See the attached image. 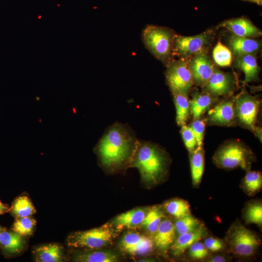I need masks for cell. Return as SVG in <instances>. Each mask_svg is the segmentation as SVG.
<instances>
[{"instance_id": "1", "label": "cell", "mask_w": 262, "mask_h": 262, "mask_svg": "<svg viewBox=\"0 0 262 262\" xmlns=\"http://www.w3.org/2000/svg\"><path fill=\"white\" fill-rule=\"evenodd\" d=\"M138 140L126 124L116 122L109 126L95 147L101 165L113 171L132 162Z\"/></svg>"}, {"instance_id": "2", "label": "cell", "mask_w": 262, "mask_h": 262, "mask_svg": "<svg viewBox=\"0 0 262 262\" xmlns=\"http://www.w3.org/2000/svg\"><path fill=\"white\" fill-rule=\"evenodd\" d=\"M168 162L167 153L161 147L151 142L138 140L131 164L138 170L144 182H159L167 173Z\"/></svg>"}, {"instance_id": "3", "label": "cell", "mask_w": 262, "mask_h": 262, "mask_svg": "<svg viewBox=\"0 0 262 262\" xmlns=\"http://www.w3.org/2000/svg\"><path fill=\"white\" fill-rule=\"evenodd\" d=\"M175 33L170 29L148 25L143 29L142 38L147 49L166 65L172 60L173 43Z\"/></svg>"}, {"instance_id": "4", "label": "cell", "mask_w": 262, "mask_h": 262, "mask_svg": "<svg viewBox=\"0 0 262 262\" xmlns=\"http://www.w3.org/2000/svg\"><path fill=\"white\" fill-rule=\"evenodd\" d=\"M252 158L250 150L240 142L235 141H229L222 145L213 157L217 166L227 169L239 167L248 169Z\"/></svg>"}, {"instance_id": "5", "label": "cell", "mask_w": 262, "mask_h": 262, "mask_svg": "<svg viewBox=\"0 0 262 262\" xmlns=\"http://www.w3.org/2000/svg\"><path fill=\"white\" fill-rule=\"evenodd\" d=\"M215 34V29H209L203 33L193 36H174L172 56L180 59H189L193 55L207 51L211 45Z\"/></svg>"}, {"instance_id": "6", "label": "cell", "mask_w": 262, "mask_h": 262, "mask_svg": "<svg viewBox=\"0 0 262 262\" xmlns=\"http://www.w3.org/2000/svg\"><path fill=\"white\" fill-rule=\"evenodd\" d=\"M115 236V231L112 226L104 225L73 233L68 237L67 244L75 248L95 249L107 246Z\"/></svg>"}, {"instance_id": "7", "label": "cell", "mask_w": 262, "mask_h": 262, "mask_svg": "<svg viewBox=\"0 0 262 262\" xmlns=\"http://www.w3.org/2000/svg\"><path fill=\"white\" fill-rule=\"evenodd\" d=\"M189 59L171 60L166 65L165 77L172 92L187 95L193 84L189 67Z\"/></svg>"}, {"instance_id": "8", "label": "cell", "mask_w": 262, "mask_h": 262, "mask_svg": "<svg viewBox=\"0 0 262 262\" xmlns=\"http://www.w3.org/2000/svg\"><path fill=\"white\" fill-rule=\"evenodd\" d=\"M228 243L232 253L239 256L248 257L255 253L261 240L253 231L242 225H236L229 230Z\"/></svg>"}, {"instance_id": "9", "label": "cell", "mask_w": 262, "mask_h": 262, "mask_svg": "<svg viewBox=\"0 0 262 262\" xmlns=\"http://www.w3.org/2000/svg\"><path fill=\"white\" fill-rule=\"evenodd\" d=\"M235 116L240 122L256 132L258 131L255 126L260 105V101L256 97L242 92L235 98Z\"/></svg>"}, {"instance_id": "10", "label": "cell", "mask_w": 262, "mask_h": 262, "mask_svg": "<svg viewBox=\"0 0 262 262\" xmlns=\"http://www.w3.org/2000/svg\"><path fill=\"white\" fill-rule=\"evenodd\" d=\"M207 52H199L189 59L193 83L201 87L204 86L214 69L213 63Z\"/></svg>"}, {"instance_id": "11", "label": "cell", "mask_w": 262, "mask_h": 262, "mask_svg": "<svg viewBox=\"0 0 262 262\" xmlns=\"http://www.w3.org/2000/svg\"><path fill=\"white\" fill-rule=\"evenodd\" d=\"M119 247L122 252L130 255H144L152 251L153 242L145 235L129 232L120 239Z\"/></svg>"}, {"instance_id": "12", "label": "cell", "mask_w": 262, "mask_h": 262, "mask_svg": "<svg viewBox=\"0 0 262 262\" xmlns=\"http://www.w3.org/2000/svg\"><path fill=\"white\" fill-rule=\"evenodd\" d=\"M235 85V79L231 74L214 68L203 88L205 92L213 97L225 96L232 93Z\"/></svg>"}, {"instance_id": "13", "label": "cell", "mask_w": 262, "mask_h": 262, "mask_svg": "<svg viewBox=\"0 0 262 262\" xmlns=\"http://www.w3.org/2000/svg\"><path fill=\"white\" fill-rule=\"evenodd\" d=\"M235 98H233L215 105L208 113V119L214 124L230 125L235 117Z\"/></svg>"}, {"instance_id": "14", "label": "cell", "mask_w": 262, "mask_h": 262, "mask_svg": "<svg viewBox=\"0 0 262 262\" xmlns=\"http://www.w3.org/2000/svg\"><path fill=\"white\" fill-rule=\"evenodd\" d=\"M219 27L224 28L233 34L248 38L261 36L262 31L248 18L241 17L231 18L222 22Z\"/></svg>"}, {"instance_id": "15", "label": "cell", "mask_w": 262, "mask_h": 262, "mask_svg": "<svg viewBox=\"0 0 262 262\" xmlns=\"http://www.w3.org/2000/svg\"><path fill=\"white\" fill-rule=\"evenodd\" d=\"M228 45L231 53L236 57L246 54L255 55L261 47L260 42L258 40L233 34L229 38Z\"/></svg>"}, {"instance_id": "16", "label": "cell", "mask_w": 262, "mask_h": 262, "mask_svg": "<svg viewBox=\"0 0 262 262\" xmlns=\"http://www.w3.org/2000/svg\"><path fill=\"white\" fill-rule=\"evenodd\" d=\"M205 234V230L200 226L194 230L179 235L170 246L173 254L180 255L194 243L203 239Z\"/></svg>"}, {"instance_id": "17", "label": "cell", "mask_w": 262, "mask_h": 262, "mask_svg": "<svg viewBox=\"0 0 262 262\" xmlns=\"http://www.w3.org/2000/svg\"><path fill=\"white\" fill-rule=\"evenodd\" d=\"M174 224L169 219H164L160 223L154 233L153 243L161 251L166 252L175 240Z\"/></svg>"}, {"instance_id": "18", "label": "cell", "mask_w": 262, "mask_h": 262, "mask_svg": "<svg viewBox=\"0 0 262 262\" xmlns=\"http://www.w3.org/2000/svg\"><path fill=\"white\" fill-rule=\"evenodd\" d=\"M147 212L143 209H132L118 214L113 220L118 229L135 228L142 225Z\"/></svg>"}, {"instance_id": "19", "label": "cell", "mask_w": 262, "mask_h": 262, "mask_svg": "<svg viewBox=\"0 0 262 262\" xmlns=\"http://www.w3.org/2000/svg\"><path fill=\"white\" fill-rule=\"evenodd\" d=\"M236 66L245 74V82H249L258 80L260 67L258 65L254 54H246L236 57Z\"/></svg>"}, {"instance_id": "20", "label": "cell", "mask_w": 262, "mask_h": 262, "mask_svg": "<svg viewBox=\"0 0 262 262\" xmlns=\"http://www.w3.org/2000/svg\"><path fill=\"white\" fill-rule=\"evenodd\" d=\"M209 93L197 92L193 95L190 102V110L195 119H198L214 102L215 98Z\"/></svg>"}, {"instance_id": "21", "label": "cell", "mask_w": 262, "mask_h": 262, "mask_svg": "<svg viewBox=\"0 0 262 262\" xmlns=\"http://www.w3.org/2000/svg\"><path fill=\"white\" fill-rule=\"evenodd\" d=\"M74 261L78 262H116L118 256L114 252L104 250H90L75 255Z\"/></svg>"}, {"instance_id": "22", "label": "cell", "mask_w": 262, "mask_h": 262, "mask_svg": "<svg viewBox=\"0 0 262 262\" xmlns=\"http://www.w3.org/2000/svg\"><path fill=\"white\" fill-rule=\"evenodd\" d=\"M192 182L197 185L201 181L204 167V151L202 147H197L191 152L190 157Z\"/></svg>"}, {"instance_id": "23", "label": "cell", "mask_w": 262, "mask_h": 262, "mask_svg": "<svg viewBox=\"0 0 262 262\" xmlns=\"http://www.w3.org/2000/svg\"><path fill=\"white\" fill-rule=\"evenodd\" d=\"M36 261L59 262L63 258L61 246L57 244H49L37 247L35 251Z\"/></svg>"}, {"instance_id": "24", "label": "cell", "mask_w": 262, "mask_h": 262, "mask_svg": "<svg viewBox=\"0 0 262 262\" xmlns=\"http://www.w3.org/2000/svg\"><path fill=\"white\" fill-rule=\"evenodd\" d=\"M0 244L7 252L10 253L19 252L23 246L21 235L15 231H0Z\"/></svg>"}, {"instance_id": "25", "label": "cell", "mask_w": 262, "mask_h": 262, "mask_svg": "<svg viewBox=\"0 0 262 262\" xmlns=\"http://www.w3.org/2000/svg\"><path fill=\"white\" fill-rule=\"evenodd\" d=\"M176 107V120L179 126L185 124L190 110V102L186 95L179 93H172Z\"/></svg>"}, {"instance_id": "26", "label": "cell", "mask_w": 262, "mask_h": 262, "mask_svg": "<svg viewBox=\"0 0 262 262\" xmlns=\"http://www.w3.org/2000/svg\"><path fill=\"white\" fill-rule=\"evenodd\" d=\"M164 206L168 214L177 219L191 214L189 204L181 199L176 198L167 201Z\"/></svg>"}, {"instance_id": "27", "label": "cell", "mask_w": 262, "mask_h": 262, "mask_svg": "<svg viewBox=\"0 0 262 262\" xmlns=\"http://www.w3.org/2000/svg\"><path fill=\"white\" fill-rule=\"evenodd\" d=\"M262 186V176L260 172L249 171L245 175L243 186L245 192L249 195L258 192Z\"/></svg>"}, {"instance_id": "28", "label": "cell", "mask_w": 262, "mask_h": 262, "mask_svg": "<svg viewBox=\"0 0 262 262\" xmlns=\"http://www.w3.org/2000/svg\"><path fill=\"white\" fill-rule=\"evenodd\" d=\"M163 213L157 207H153L146 213L142 225L150 233L154 234L163 221Z\"/></svg>"}, {"instance_id": "29", "label": "cell", "mask_w": 262, "mask_h": 262, "mask_svg": "<svg viewBox=\"0 0 262 262\" xmlns=\"http://www.w3.org/2000/svg\"><path fill=\"white\" fill-rule=\"evenodd\" d=\"M213 57L214 62L220 66H229L232 61L230 50L218 41L213 51Z\"/></svg>"}, {"instance_id": "30", "label": "cell", "mask_w": 262, "mask_h": 262, "mask_svg": "<svg viewBox=\"0 0 262 262\" xmlns=\"http://www.w3.org/2000/svg\"><path fill=\"white\" fill-rule=\"evenodd\" d=\"M12 210L18 217H29L35 212L33 204L26 196L18 197L14 202Z\"/></svg>"}, {"instance_id": "31", "label": "cell", "mask_w": 262, "mask_h": 262, "mask_svg": "<svg viewBox=\"0 0 262 262\" xmlns=\"http://www.w3.org/2000/svg\"><path fill=\"white\" fill-rule=\"evenodd\" d=\"M176 233L178 235L194 230L198 228L199 221L191 214L177 219L174 224Z\"/></svg>"}, {"instance_id": "32", "label": "cell", "mask_w": 262, "mask_h": 262, "mask_svg": "<svg viewBox=\"0 0 262 262\" xmlns=\"http://www.w3.org/2000/svg\"><path fill=\"white\" fill-rule=\"evenodd\" d=\"M246 223L261 225L262 223V206L260 202H255L249 205L245 213Z\"/></svg>"}, {"instance_id": "33", "label": "cell", "mask_w": 262, "mask_h": 262, "mask_svg": "<svg viewBox=\"0 0 262 262\" xmlns=\"http://www.w3.org/2000/svg\"><path fill=\"white\" fill-rule=\"evenodd\" d=\"M36 221L29 217H19L15 222L13 230L21 236L32 234Z\"/></svg>"}, {"instance_id": "34", "label": "cell", "mask_w": 262, "mask_h": 262, "mask_svg": "<svg viewBox=\"0 0 262 262\" xmlns=\"http://www.w3.org/2000/svg\"><path fill=\"white\" fill-rule=\"evenodd\" d=\"M180 132L186 147L192 152L197 147V144L191 127L186 124L182 125Z\"/></svg>"}, {"instance_id": "35", "label": "cell", "mask_w": 262, "mask_h": 262, "mask_svg": "<svg viewBox=\"0 0 262 262\" xmlns=\"http://www.w3.org/2000/svg\"><path fill=\"white\" fill-rule=\"evenodd\" d=\"M190 127L196 139L197 147H202L205 128L204 121L196 119L193 121Z\"/></svg>"}, {"instance_id": "36", "label": "cell", "mask_w": 262, "mask_h": 262, "mask_svg": "<svg viewBox=\"0 0 262 262\" xmlns=\"http://www.w3.org/2000/svg\"><path fill=\"white\" fill-rule=\"evenodd\" d=\"M189 254L194 259L201 260L208 256V250L203 243L197 241L189 247Z\"/></svg>"}, {"instance_id": "37", "label": "cell", "mask_w": 262, "mask_h": 262, "mask_svg": "<svg viewBox=\"0 0 262 262\" xmlns=\"http://www.w3.org/2000/svg\"><path fill=\"white\" fill-rule=\"evenodd\" d=\"M203 244L208 250L213 252L218 251L223 249L224 246L220 240L214 237L207 238Z\"/></svg>"}, {"instance_id": "38", "label": "cell", "mask_w": 262, "mask_h": 262, "mask_svg": "<svg viewBox=\"0 0 262 262\" xmlns=\"http://www.w3.org/2000/svg\"><path fill=\"white\" fill-rule=\"evenodd\" d=\"M209 261L213 262H225L226 259L222 256H216L212 258Z\"/></svg>"}, {"instance_id": "39", "label": "cell", "mask_w": 262, "mask_h": 262, "mask_svg": "<svg viewBox=\"0 0 262 262\" xmlns=\"http://www.w3.org/2000/svg\"><path fill=\"white\" fill-rule=\"evenodd\" d=\"M7 208L6 206H5V205L2 203L0 201V214L4 213L7 211Z\"/></svg>"}, {"instance_id": "40", "label": "cell", "mask_w": 262, "mask_h": 262, "mask_svg": "<svg viewBox=\"0 0 262 262\" xmlns=\"http://www.w3.org/2000/svg\"><path fill=\"white\" fill-rule=\"evenodd\" d=\"M245 1H250L252 2H255L258 5H262V0H244Z\"/></svg>"}, {"instance_id": "41", "label": "cell", "mask_w": 262, "mask_h": 262, "mask_svg": "<svg viewBox=\"0 0 262 262\" xmlns=\"http://www.w3.org/2000/svg\"><path fill=\"white\" fill-rule=\"evenodd\" d=\"M0 231H1V229H0Z\"/></svg>"}]
</instances>
